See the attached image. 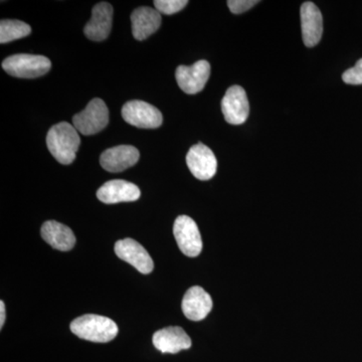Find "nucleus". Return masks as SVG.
<instances>
[{
	"mask_svg": "<svg viewBox=\"0 0 362 362\" xmlns=\"http://www.w3.org/2000/svg\"><path fill=\"white\" fill-rule=\"evenodd\" d=\"M140 195L141 192L137 185L122 180L107 181L97 192L98 199L107 204L135 202Z\"/></svg>",
	"mask_w": 362,
	"mask_h": 362,
	"instance_id": "obj_12",
	"label": "nucleus"
},
{
	"mask_svg": "<svg viewBox=\"0 0 362 362\" xmlns=\"http://www.w3.org/2000/svg\"><path fill=\"white\" fill-rule=\"evenodd\" d=\"M80 143V135L77 129L66 122L52 126L47 132V148L52 156L64 165H69L75 160Z\"/></svg>",
	"mask_w": 362,
	"mask_h": 362,
	"instance_id": "obj_1",
	"label": "nucleus"
},
{
	"mask_svg": "<svg viewBox=\"0 0 362 362\" xmlns=\"http://www.w3.org/2000/svg\"><path fill=\"white\" fill-rule=\"evenodd\" d=\"M154 346L162 354H175L181 350L189 349L192 347V339L187 333L181 327L164 328L154 333Z\"/></svg>",
	"mask_w": 362,
	"mask_h": 362,
	"instance_id": "obj_16",
	"label": "nucleus"
},
{
	"mask_svg": "<svg viewBox=\"0 0 362 362\" xmlns=\"http://www.w3.org/2000/svg\"><path fill=\"white\" fill-rule=\"evenodd\" d=\"M187 0H156L154 6L159 13L171 16L180 13L187 6Z\"/></svg>",
	"mask_w": 362,
	"mask_h": 362,
	"instance_id": "obj_20",
	"label": "nucleus"
},
{
	"mask_svg": "<svg viewBox=\"0 0 362 362\" xmlns=\"http://www.w3.org/2000/svg\"><path fill=\"white\" fill-rule=\"evenodd\" d=\"M342 80L349 85H362V59L357 61L354 68L343 73Z\"/></svg>",
	"mask_w": 362,
	"mask_h": 362,
	"instance_id": "obj_21",
	"label": "nucleus"
},
{
	"mask_svg": "<svg viewBox=\"0 0 362 362\" xmlns=\"http://www.w3.org/2000/svg\"><path fill=\"white\" fill-rule=\"evenodd\" d=\"M258 4L259 1L257 0H228V6L233 13L240 14L249 11Z\"/></svg>",
	"mask_w": 362,
	"mask_h": 362,
	"instance_id": "obj_22",
	"label": "nucleus"
},
{
	"mask_svg": "<svg viewBox=\"0 0 362 362\" xmlns=\"http://www.w3.org/2000/svg\"><path fill=\"white\" fill-rule=\"evenodd\" d=\"M122 117L130 125L143 129H156L160 127L163 122L161 112L156 107L138 100L127 102L124 105Z\"/></svg>",
	"mask_w": 362,
	"mask_h": 362,
	"instance_id": "obj_5",
	"label": "nucleus"
},
{
	"mask_svg": "<svg viewBox=\"0 0 362 362\" xmlns=\"http://www.w3.org/2000/svg\"><path fill=\"white\" fill-rule=\"evenodd\" d=\"M221 111L226 122L232 125H240L247 121L250 113V105L246 90L240 86H233L226 90L221 100Z\"/></svg>",
	"mask_w": 362,
	"mask_h": 362,
	"instance_id": "obj_8",
	"label": "nucleus"
},
{
	"mask_svg": "<svg viewBox=\"0 0 362 362\" xmlns=\"http://www.w3.org/2000/svg\"><path fill=\"white\" fill-rule=\"evenodd\" d=\"M2 68L13 77L35 78L42 77L51 70L52 63L47 57L21 54L4 59Z\"/></svg>",
	"mask_w": 362,
	"mask_h": 362,
	"instance_id": "obj_3",
	"label": "nucleus"
},
{
	"mask_svg": "<svg viewBox=\"0 0 362 362\" xmlns=\"http://www.w3.org/2000/svg\"><path fill=\"white\" fill-rule=\"evenodd\" d=\"M117 257L134 267L140 273L150 274L153 271L154 264L149 252L133 239L118 240L115 244Z\"/></svg>",
	"mask_w": 362,
	"mask_h": 362,
	"instance_id": "obj_10",
	"label": "nucleus"
},
{
	"mask_svg": "<svg viewBox=\"0 0 362 362\" xmlns=\"http://www.w3.org/2000/svg\"><path fill=\"white\" fill-rule=\"evenodd\" d=\"M4 322H6V305L4 301H0V329H2Z\"/></svg>",
	"mask_w": 362,
	"mask_h": 362,
	"instance_id": "obj_23",
	"label": "nucleus"
},
{
	"mask_svg": "<svg viewBox=\"0 0 362 362\" xmlns=\"http://www.w3.org/2000/svg\"><path fill=\"white\" fill-rule=\"evenodd\" d=\"M213 299L209 293L204 291L199 286L190 288L183 297V314L189 320L202 321L213 309Z\"/></svg>",
	"mask_w": 362,
	"mask_h": 362,
	"instance_id": "obj_15",
	"label": "nucleus"
},
{
	"mask_svg": "<svg viewBox=\"0 0 362 362\" xmlns=\"http://www.w3.org/2000/svg\"><path fill=\"white\" fill-rule=\"evenodd\" d=\"M173 233L178 247L185 256L195 258L202 250L201 233L197 223L187 216H178L173 226Z\"/></svg>",
	"mask_w": 362,
	"mask_h": 362,
	"instance_id": "obj_6",
	"label": "nucleus"
},
{
	"mask_svg": "<svg viewBox=\"0 0 362 362\" xmlns=\"http://www.w3.org/2000/svg\"><path fill=\"white\" fill-rule=\"evenodd\" d=\"M32 28L21 21L4 20L0 23V42L7 44L28 37Z\"/></svg>",
	"mask_w": 362,
	"mask_h": 362,
	"instance_id": "obj_19",
	"label": "nucleus"
},
{
	"mask_svg": "<svg viewBox=\"0 0 362 362\" xmlns=\"http://www.w3.org/2000/svg\"><path fill=\"white\" fill-rule=\"evenodd\" d=\"M42 239L62 252L71 251L76 244V237L69 226L56 221H45L42 226Z\"/></svg>",
	"mask_w": 362,
	"mask_h": 362,
	"instance_id": "obj_18",
	"label": "nucleus"
},
{
	"mask_svg": "<svg viewBox=\"0 0 362 362\" xmlns=\"http://www.w3.org/2000/svg\"><path fill=\"white\" fill-rule=\"evenodd\" d=\"M71 331L81 339L97 343L112 341L118 334V326L108 317L87 314L71 323Z\"/></svg>",
	"mask_w": 362,
	"mask_h": 362,
	"instance_id": "obj_2",
	"label": "nucleus"
},
{
	"mask_svg": "<svg viewBox=\"0 0 362 362\" xmlns=\"http://www.w3.org/2000/svg\"><path fill=\"white\" fill-rule=\"evenodd\" d=\"M109 123V110L103 100L93 99L84 111L74 116L73 125L78 133L90 136L97 134Z\"/></svg>",
	"mask_w": 362,
	"mask_h": 362,
	"instance_id": "obj_4",
	"label": "nucleus"
},
{
	"mask_svg": "<svg viewBox=\"0 0 362 362\" xmlns=\"http://www.w3.org/2000/svg\"><path fill=\"white\" fill-rule=\"evenodd\" d=\"M133 37L144 40L157 32L161 25V14L151 7L142 6L131 14Z\"/></svg>",
	"mask_w": 362,
	"mask_h": 362,
	"instance_id": "obj_17",
	"label": "nucleus"
},
{
	"mask_svg": "<svg viewBox=\"0 0 362 362\" xmlns=\"http://www.w3.org/2000/svg\"><path fill=\"white\" fill-rule=\"evenodd\" d=\"M140 153L137 148L130 145H120L105 150L100 156V163L109 173H121L132 168L139 160Z\"/></svg>",
	"mask_w": 362,
	"mask_h": 362,
	"instance_id": "obj_11",
	"label": "nucleus"
},
{
	"mask_svg": "<svg viewBox=\"0 0 362 362\" xmlns=\"http://www.w3.org/2000/svg\"><path fill=\"white\" fill-rule=\"evenodd\" d=\"M113 21V7L108 2H100L92 9V18L86 25V37L94 42H102L110 35Z\"/></svg>",
	"mask_w": 362,
	"mask_h": 362,
	"instance_id": "obj_13",
	"label": "nucleus"
},
{
	"mask_svg": "<svg viewBox=\"0 0 362 362\" xmlns=\"http://www.w3.org/2000/svg\"><path fill=\"white\" fill-rule=\"evenodd\" d=\"M187 163L190 173L199 180H211L216 175L218 168V161L214 152L202 143L189 149Z\"/></svg>",
	"mask_w": 362,
	"mask_h": 362,
	"instance_id": "obj_9",
	"label": "nucleus"
},
{
	"mask_svg": "<svg viewBox=\"0 0 362 362\" xmlns=\"http://www.w3.org/2000/svg\"><path fill=\"white\" fill-rule=\"evenodd\" d=\"M211 75V65L204 59L192 66H180L176 69V82L183 92L194 95L202 92Z\"/></svg>",
	"mask_w": 362,
	"mask_h": 362,
	"instance_id": "obj_7",
	"label": "nucleus"
},
{
	"mask_svg": "<svg viewBox=\"0 0 362 362\" xmlns=\"http://www.w3.org/2000/svg\"><path fill=\"white\" fill-rule=\"evenodd\" d=\"M302 37L305 45L315 47L321 40L323 33V18L321 11L313 2H304L301 6Z\"/></svg>",
	"mask_w": 362,
	"mask_h": 362,
	"instance_id": "obj_14",
	"label": "nucleus"
}]
</instances>
